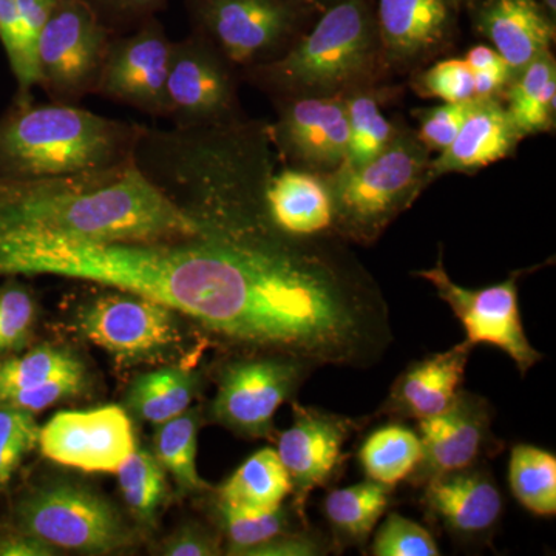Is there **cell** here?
Listing matches in <instances>:
<instances>
[{"mask_svg": "<svg viewBox=\"0 0 556 556\" xmlns=\"http://www.w3.org/2000/svg\"><path fill=\"white\" fill-rule=\"evenodd\" d=\"M199 218L135 166L56 178L0 175V244L43 239L126 241L195 236Z\"/></svg>", "mask_w": 556, "mask_h": 556, "instance_id": "cell-1", "label": "cell"}, {"mask_svg": "<svg viewBox=\"0 0 556 556\" xmlns=\"http://www.w3.org/2000/svg\"><path fill=\"white\" fill-rule=\"evenodd\" d=\"M139 127L68 104L20 102L0 121V175L56 178L130 160Z\"/></svg>", "mask_w": 556, "mask_h": 556, "instance_id": "cell-2", "label": "cell"}, {"mask_svg": "<svg viewBox=\"0 0 556 556\" xmlns=\"http://www.w3.org/2000/svg\"><path fill=\"white\" fill-rule=\"evenodd\" d=\"M379 49L368 0H336L285 56L260 65L255 78L288 100L345 94L367 78Z\"/></svg>", "mask_w": 556, "mask_h": 556, "instance_id": "cell-3", "label": "cell"}, {"mask_svg": "<svg viewBox=\"0 0 556 556\" xmlns=\"http://www.w3.org/2000/svg\"><path fill=\"white\" fill-rule=\"evenodd\" d=\"M430 150L416 134L397 130L376 159L328 175L336 232L357 243L378 240L430 182Z\"/></svg>", "mask_w": 556, "mask_h": 556, "instance_id": "cell-4", "label": "cell"}, {"mask_svg": "<svg viewBox=\"0 0 556 556\" xmlns=\"http://www.w3.org/2000/svg\"><path fill=\"white\" fill-rule=\"evenodd\" d=\"M13 525L53 547L83 554H110L134 543L109 500L89 485L61 479L27 490L14 504Z\"/></svg>", "mask_w": 556, "mask_h": 556, "instance_id": "cell-5", "label": "cell"}, {"mask_svg": "<svg viewBox=\"0 0 556 556\" xmlns=\"http://www.w3.org/2000/svg\"><path fill=\"white\" fill-rule=\"evenodd\" d=\"M110 47L108 30L86 0H60L36 49L38 84L58 102L94 91Z\"/></svg>", "mask_w": 556, "mask_h": 556, "instance_id": "cell-6", "label": "cell"}, {"mask_svg": "<svg viewBox=\"0 0 556 556\" xmlns=\"http://www.w3.org/2000/svg\"><path fill=\"white\" fill-rule=\"evenodd\" d=\"M115 291L97 295L79 309L84 338L119 364L163 361L181 342L177 313L144 295Z\"/></svg>", "mask_w": 556, "mask_h": 556, "instance_id": "cell-7", "label": "cell"}, {"mask_svg": "<svg viewBox=\"0 0 556 556\" xmlns=\"http://www.w3.org/2000/svg\"><path fill=\"white\" fill-rule=\"evenodd\" d=\"M309 364L280 354H257L229 362L218 379L211 416L244 438H268L278 408L294 396Z\"/></svg>", "mask_w": 556, "mask_h": 556, "instance_id": "cell-8", "label": "cell"}, {"mask_svg": "<svg viewBox=\"0 0 556 556\" xmlns=\"http://www.w3.org/2000/svg\"><path fill=\"white\" fill-rule=\"evenodd\" d=\"M416 276L433 285L439 298L447 303L466 329L468 343L500 348L515 362L522 376L541 361L540 351L530 345L522 327L518 273L493 287L468 289L450 278L442 255H439L433 268L417 270Z\"/></svg>", "mask_w": 556, "mask_h": 556, "instance_id": "cell-9", "label": "cell"}, {"mask_svg": "<svg viewBox=\"0 0 556 556\" xmlns=\"http://www.w3.org/2000/svg\"><path fill=\"white\" fill-rule=\"evenodd\" d=\"M308 11L298 0H197V16L212 46L241 65L280 49Z\"/></svg>", "mask_w": 556, "mask_h": 556, "instance_id": "cell-10", "label": "cell"}, {"mask_svg": "<svg viewBox=\"0 0 556 556\" xmlns=\"http://www.w3.org/2000/svg\"><path fill=\"white\" fill-rule=\"evenodd\" d=\"M38 447L61 466L87 473H116L137 444L126 409L109 405L58 413L40 428Z\"/></svg>", "mask_w": 556, "mask_h": 556, "instance_id": "cell-11", "label": "cell"}, {"mask_svg": "<svg viewBox=\"0 0 556 556\" xmlns=\"http://www.w3.org/2000/svg\"><path fill=\"white\" fill-rule=\"evenodd\" d=\"M225 56L203 38L172 43L167 73V116L178 126L232 119L236 87Z\"/></svg>", "mask_w": 556, "mask_h": 556, "instance_id": "cell-12", "label": "cell"}, {"mask_svg": "<svg viewBox=\"0 0 556 556\" xmlns=\"http://www.w3.org/2000/svg\"><path fill=\"white\" fill-rule=\"evenodd\" d=\"M345 94L289 98L269 137L295 169L334 174L348 152Z\"/></svg>", "mask_w": 556, "mask_h": 556, "instance_id": "cell-13", "label": "cell"}, {"mask_svg": "<svg viewBox=\"0 0 556 556\" xmlns=\"http://www.w3.org/2000/svg\"><path fill=\"white\" fill-rule=\"evenodd\" d=\"M172 42L155 22L110 42L94 91L150 115L167 116Z\"/></svg>", "mask_w": 556, "mask_h": 556, "instance_id": "cell-14", "label": "cell"}, {"mask_svg": "<svg viewBox=\"0 0 556 556\" xmlns=\"http://www.w3.org/2000/svg\"><path fill=\"white\" fill-rule=\"evenodd\" d=\"M353 430V420L346 417L294 405V420L278 438L277 453L300 514L309 493L328 485L345 466V445Z\"/></svg>", "mask_w": 556, "mask_h": 556, "instance_id": "cell-15", "label": "cell"}, {"mask_svg": "<svg viewBox=\"0 0 556 556\" xmlns=\"http://www.w3.org/2000/svg\"><path fill=\"white\" fill-rule=\"evenodd\" d=\"M489 402L460 390L447 409L419 420L422 456L408 481L424 485L431 479L473 467L493 441Z\"/></svg>", "mask_w": 556, "mask_h": 556, "instance_id": "cell-16", "label": "cell"}, {"mask_svg": "<svg viewBox=\"0 0 556 556\" xmlns=\"http://www.w3.org/2000/svg\"><path fill=\"white\" fill-rule=\"evenodd\" d=\"M460 5L463 0H379L380 50L393 64L422 60L452 35Z\"/></svg>", "mask_w": 556, "mask_h": 556, "instance_id": "cell-17", "label": "cell"}, {"mask_svg": "<svg viewBox=\"0 0 556 556\" xmlns=\"http://www.w3.org/2000/svg\"><path fill=\"white\" fill-rule=\"evenodd\" d=\"M422 486L428 511L457 538L484 536L503 517V495L489 471L470 467Z\"/></svg>", "mask_w": 556, "mask_h": 556, "instance_id": "cell-18", "label": "cell"}, {"mask_svg": "<svg viewBox=\"0 0 556 556\" xmlns=\"http://www.w3.org/2000/svg\"><path fill=\"white\" fill-rule=\"evenodd\" d=\"M521 139L507 108L497 98H473L452 144L430 161L428 179L445 174H473L506 159Z\"/></svg>", "mask_w": 556, "mask_h": 556, "instance_id": "cell-19", "label": "cell"}, {"mask_svg": "<svg viewBox=\"0 0 556 556\" xmlns=\"http://www.w3.org/2000/svg\"><path fill=\"white\" fill-rule=\"evenodd\" d=\"M473 348L464 340L444 353L409 365L391 387L380 412L419 422L447 409L460 391Z\"/></svg>", "mask_w": 556, "mask_h": 556, "instance_id": "cell-20", "label": "cell"}, {"mask_svg": "<svg viewBox=\"0 0 556 556\" xmlns=\"http://www.w3.org/2000/svg\"><path fill=\"white\" fill-rule=\"evenodd\" d=\"M470 9L479 33L492 42L511 75L551 50L555 24L538 0H477Z\"/></svg>", "mask_w": 556, "mask_h": 556, "instance_id": "cell-21", "label": "cell"}, {"mask_svg": "<svg viewBox=\"0 0 556 556\" xmlns=\"http://www.w3.org/2000/svg\"><path fill=\"white\" fill-rule=\"evenodd\" d=\"M265 208L270 225L294 239H320L334 230V204L324 175L295 167L270 175Z\"/></svg>", "mask_w": 556, "mask_h": 556, "instance_id": "cell-22", "label": "cell"}, {"mask_svg": "<svg viewBox=\"0 0 556 556\" xmlns=\"http://www.w3.org/2000/svg\"><path fill=\"white\" fill-rule=\"evenodd\" d=\"M292 493L291 479L277 450L262 448L219 486L218 503L244 510L266 511L283 506Z\"/></svg>", "mask_w": 556, "mask_h": 556, "instance_id": "cell-23", "label": "cell"}, {"mask_svg": "<svg viewBox=\"0 0 556 556\" xmlns=\"http://www.w3.org/2000/svg\"><path fill=\"white\" fill-rule=\"evenodd\" d=\"M200 388V372L193 369H155L134 380L127 391V408L139 419L156 427L188 412Z\"/></svg>", "mask_w": 556, "mask_h": 556, "instance_id": "cell-24", "label": "cell"}, {"mask_svg": "<svg viewBox=\"0 0 556 556\" xmlns=\"http://www.w3.org/2000/svg\"><path fill=\"white\" fill-rule=\"evenodd\" d=\"M556 67L551 51L526 65L508 90V115L522 138L554 126Z\"/></svg>", "mask_w": 556, "mask_h": 556, "instance_id": "cell-25", "label": "cell"}, {"mask_svg": "<svg viewBox=\"0 0 556 556\" xmlns=\"http://www.w3.org/2000/svg\"><path fill=\"white\" fill-rule=\"evenodd\" d=\"M390 490L368 479L329 492L324 511L336 538L345 544L365 543L387 511Z\"/></svg>", "mask_w": 556, "mask_h": 556, "instance_id": "cell-26", "label": "cell"}, {"mask_svg": "<svg viewBox=\"0 0 556 556\" xmlns=\"http://www.w3.org/2000/svg\"><path fill=\"white\" fill-rule=\"evenodd\" d=\"M200 427V409L189 408L182 415L156 426L153 437V456L185 495H197L211 489L197 470Z\"/></svg>", "mask_w": 556, "mask_h": 556, "instance_id": "cell-27", "label": "cell"}, {"mask_svg": "<svg viewBox=\"0 0 556 556\" xmlns=\"http://www.w3.org/2000/svg\"><path fill=\"white\" fill-rule=\"evenodd\" d=\"M420 456L419 434L397 424L372 431L358 450V460L368 479L390 489L409 478Z\"/></svg>", "mask_w": 556, "mask_h": 556, "instance_id": "cell-28", "label": "cell"}, {"mask_svg": "<svg viewBox=\"0 0 556 556\" xmlns=\"http://www.w3.org/2000/svg\"><path fill=\"white\" fill-rule=\"evenodd\" d=\"M508 484L519 504L536 517L556 514V457L535 445L519 444L508 460Z\"/></svg>", "mask_w": 556, "mask_h": 556, "instance_id": "cell-29", "label": "cell"}, {"mask_svg": "<svg viewBox=\"0 0 556 556\" xmlns=\"http://www.w3.org/2000/svg\"><path fill=\"white\" fill-rule=\"evenodd\" d=\"M79 371H86L83 362L65 348L40 345L27 353L0 357V405L16 394Z\"/></svg>", "mask_w": 556, "mask_h": 556, "instance_id": "cell-30", "label": "cell"}, {"mask_svg": "<svg viewBox=\"0 0 556 556\" xmlns=\"http://www.w3.org/2000/svg\"><path fill=\"white\" fill-rule=\"evenodd\" d=\"M119 492L139 525L155 527L167 501L166 471L153 453L137 450L116 471Z\"/></svg>", "mask_w": 556, "mask_h": 556, "instance_id": "cell-31", "label": "cell"}, {"mask_svg": "<svg viewBox=\"0 0 556 556\" xmlns=\"http://www.w3.org/2000/svg\"><path fill=\"white\" fill-rule=\"evenodd\" d=\"M348 152L340 169H357L376 159L394 137L393 126L382 115L379 102L364 90L345 93Z\"/></svg>", "mask_w": 556, "mask_h": 556, "instance_id": "cell-32", "label": "cell"}, {"mask_svg": "<svg viewBox=\"0 0 556 556\" xmlns=\"http://www.w3.org/2000/svg\"><path fill=\"white\" fill-rule=\"evenodd\" d=\"M219 532L226 540V554L241 556L248 548L258 546L270 538L291 530L289 508L280 506L274 510L257 511L215 504Z\"/></svg>", "mask_w": 556, "mask_h": 556, "instance_id": "cell-33", "label": "cell"}, {"mask_svg": "<svg viewBox=\"0 0 556 556\" xmlns=\"http://www.w3.org/2000/svg\"><path fill=\"white\" fill-rule=\"evenodd\" d=\"M38 320V305L30 289L16 280L0 287V357L30 345Z\"/></svg>", "mask_w": 556, "mask_h": 556, "instance_id": "cell-34", "label": "cell"}, {"mask_svg": "<svg viewBox=\"0 0 556 556\" xmlns=\"http://www.w3.org/2000/svg\"><path fill=\"white\" fill-rule=\"evenodd\" d=\"M39 434L35 415L0 405V492L10 485L25 457L38 448Z\"/></svg>", "mask_w": 556, "mask_h": 556, "instance_id": "cell-35", "label": "cell"}, {"mask_svg": "<svg viewBox=\"0 0 556 556\" xmlns=\"http://www.w3.org/2000/svg\"><path fill=\"white\" fill-rule=\"evenodd\" d=\"M0 40L5 47L20 91L28 98L31 87L38 84V64L35 47L22 27L16 0H0Z\"/></svg>", "mask_w": 556, "mask_h": 556, "instance_id": "cell-36", "label": "cell"}, {"mask_svg": "<svg viewBox=\"0 0 556 556\" xmlns=\"http://www.w3.org/2000/svg\"><path fill=\"white\" fill-rule=\"evenodd\" d=\"M375 556H438L441 555L433 535L412 519L399 514L388 515L372 541Z\"/></svg>", "mask_w": 556, "mask_h": 556, "instance_id": "cell-37", "label": "cell"}, {"mask_svg": "<svg viewBox=\"0 0 556 556\" xmlns=\"http://www.w3.org/2000/svg\"><path fill=\"white\" fill-rule=\"evenodd\" d=\"M419 89L444 102L470 101L475 98L473 72L464 60L439 61L422 73Z\"/></svg>", "mask_w": 556, "mask_h": 556, "instance_id": "cell-38", "label": "cell"}, {"mask_svg": "<svg viewBox=\"0 0 556 556\" xmlns=\"http://www.w3.org/2000/svg\"><path fill=\"white\" fill-rule=\"evenodd\" d=\"M470 104L471 100L445 102L437 108L417 110L416 118L419 121L417 138L428 150L442 152L456 138L457 131L466 121Z\"/></svg>", "mask_w": 556, "mask_h": 556, "instance_id": "cell-39", "label": "cell"}, {"mask_svg": "<svg viewBox=\"0 0 556 556\" xmlns=\"http://www.w3.org/2000/svg\"><path fill=\"white\" fill-rule=\"evenodd\" d=\"M86 386V371L70 372L61 378L51 380L46 386L33 391L16 394L5 402L7 407L24 409V412L38 415L43 409L53 407L60 402L78 396Z\"/></svg>", "mask_w": 556, "mask_h": 556, "instance_id": "cell-40", "label": "cell"}, {"mask_svg": "<svg viewBox=\"0 0 556 556\" xmlns=\"http://www.w3.org/2000/svg\"><path fill=\"white\" fill-rule=\"evenodd\" d=\"M328 552L324 538L316 533L289 530L258 546L248 548L241 556H318L327 555Z\"/></svg>", "mask_w": 556, "mask_h": 556, "instance_id": "cell-41", "label": "cell"}, {"mask_svg": "<svg viewBox=\"0 0 556 556\" xmlns=\"http://www.w3.org/2000/svg\"><path fill=\"white\" fill-rule=\"evenodd\" d=\"M222 551V538L199 525L179 527L161 546V554L167 556H214Z\"/></svg>", "mask_w": 556, "mask_h": 556, "instance_id": "cell-42", "label": "cell"}, {"mask_svg": "<svg viewBox=\"0 0 556 556\" xmlns=\"http://www.w3.org/2000/svg\"><path fill=\"white\" fill-rule=\"evenodd\" d=\"M60 0H16L17 11L25 35L35 50L38 49V39L43 25L49 21L54 7Z\"/></svg>", "mask_w": 556, "mask_h": 556, "instance_id": "cell-43", "label": "cell"}, {"mask_svg": "<svg viewBox=\"0 0 556 556\" xmlns=\"http://www.w3.org/2000/svg\"><path fill=\"white\" fill-rule=\"evenodd\" d=\"M56 555V547L30 535L13 529L0 533V556H51Z\"/></svg>", "mask_w": 556, "mask_h": 556, "instance_id": "cell-44", "label": "cell"}, {"mask_svg": "<svg viewBox=\"0 0 556 556\" xmlns=\"http://www.w3.org/2000/svg\"><path fill=\"white\" fill-rule=\"evenodd\" d=\"M510 68L507 67L506 62L481 70V72L473 73L475 98L484 100V98H496L504 87L507 86L508 80L511 79Z\"/></svg>", "mask_w": 556, "mask_h": 556, "instance_id": "cell-45", "label": "cell"}, {"mask_svg": "<svg viewBox=\"0 0 556 556\" xmlns=\"http://www.w3.org/2000/svg\"><path fill=\"white\" fill-rule=\"evenodd\" d=\"M466 64L471 72H481V70L495 67V65L501 64L503 58L496 53L493 47L486 46H477L473 49L468 50L466 56Z\"/></svg>", "mask_w": 556, "mask_h": 556, "instance_id": "cell-46", "label": "cell"}, {"mask_svg": "<svg viewBox=\"0 0 556 556\" xmlns=\"http://www.w3.org/2000/svg\"><path fill=\"white\" fill-rule=\"evenodd\" d=\"M112 9L123 14H141L159 7L163 0H105Z\"/></svg>", "mask_w": 556, "mask_h": 556, "instance_id": "cell-47", "label": "cell"}, {"mask_svg": "<svg viewBox=\"0 0 556 556\" xmlns=\"http://www.w3.org/2000/svg\"><path fill=\"white\" fill-rule=\"evenodd\" d=\"M298 2L305 5L306 9L314 11L328 9V7L331 5V3H334L336 0H298ZM463 2L470 7L471 3L477 2V0H463Z\"/></svg>", "mask_w": 556, "mask_h": 556, "instance_id": "cell-48", "label": "cell"}, {"mask_svg": "<svg viewBox=\"0 0 556 556\" xmlns=\"http://www.w3.org/2000/svg\"><path fill=\"white\" fill-rule=\"evenodd\" d=\"M543 10L546 11L548 20L552 22L556 21V0H538Z\"/></svg>", "mask_w": 556, "mask_h": 556, "instance_id": "cell-49", "label": "cell"}]
</instances>
